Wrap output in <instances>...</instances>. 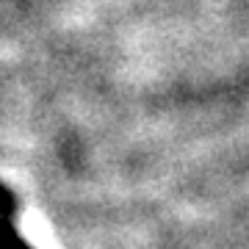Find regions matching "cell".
<instances>
[{
  "label": "cell",
  "mask_w": 249,
  "mask_h": 249,
  "mask_svg": "<svg viewBox=\"0 0 249 249\" xmlns=\"http://www.w3.org/2000/svg\"><path fill=\"white\" fill-rule=\"evenodd\" d=\"M19 213V199L17 194L11 191L9 186H3L0 183V219H6V222H14Z\"/></svg>",
  "instance_id": "cell-2"
},
{
  "label": "cell",
  "mask_w": 249,
  "mask_h": 249,
  "mask_svg": "<svg viewBox=\"0 0 249 249\" xmlns=\"http://www.w3.org/2000/svg\"><path fill=\"white\" fill-rule=\"evenodd\" d=\"M0 249H34V247L22 238V232L17 230L14 222L0 219Z\"/></svg>",
  "instance_id": "cell-1"
}]
</instances>
